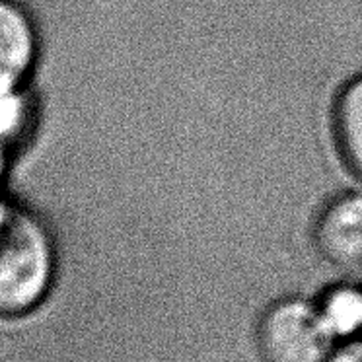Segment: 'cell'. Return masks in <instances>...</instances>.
I'll return each mask as SVG.
<instances>
[{
	"label": "cell",
	"instance_id": "obj_9",
	"mask_svg": "<svg viewBox=\"0 0 362 362\" xmlns=\"http://www.w3.org/2000/svg\"><path fill=\"white\" fill-rule=\"evenodd\" d=\"M4 168H6V152H4V146H2V139H0V180H2Z\"/></svg>",
	"mask_w": 362,
	"mask_h": 362
},
{
	"label": "cell",
	"instance_id": "obj_3",
	"mask_svg": "<svg viewBox=\"0 0 362 362\" xmlns=\"http://www.w3.org/2000/svg\"><path fill=\"white\" fill-rule=\"evenodd\" d=\"M312 245L333 267H362V193L345 191L323 203L312 221Z\"/></svg>",
	"mask_w": 362,
	"mask_h": 362
},
{
	"label": "cell",
	"instance_id": "obj_1",
	"mask_svg": "<svg viewBox=\"0 0 362 362\" xmlns=\"http://www.w3.org/2000/svg\"><path fill=\"white\" fill-rule=\"evenodd\" d=\"M55 275V247L35 216L0 203V315L30 312Z\"/></svg>",
	"mask_w": 362,
	"mask_h": 362
},
{
	"label": "cell",
	"instance_id": "obj_4",
	"mask_svg": "<svg viewBox=\"0 0 362 362\" xmlns=\"http://www.w3.org/2000/svg\"><path fill=\"white\" fill-rule=\"evenodd\" d=\"M37 35L32 20L14 2L0 0V90H16L32 71Z\"/></svg>",
	"mask_w": 362,
	"mask_h": 362
},
{
	"label": "cell",
	"instance_id": "obj_5",
	"mask_svg": "<svg viewBox=\"0 0 362 362\" xmlns=\"http://www.w3.org/2000/svg\"><path fill=\"white\" fill-rule=\"evenodd\" d=\"M329 127L339 162L362 180V74L337 92L331 103Z\"/></svg>",
	"mask_w": 362,
	"mask_h": 362
},
{
	"label": "cell",
	"instance_id": "obj_6",
	"mask_svg": "<svg viewBox=\"0 0 362 362\" xmlns=\"http://www.w3.org/2000/svg\"><path fill=\"white\" fill-rule=\"evenodd\" d=\"M317 315L329 339H351L362 331V291L339 284L323 294L315 304Z\"/></svg>",
	"mask_w": 362,
	"mask_h": 362
},
{
	"label": "cell",
	"instance_id": "obj_8",
	"mask_svg": "<svg viewBox=\"0 0 362 362\" xmlns=\"http://www.w3.org/2000/svg\"><path fill=\"white\" fill-rule=\"evenodd\" d=\"M325 362H362V341H346Z\"/></svg>",
	"mask_w": 362,
	"mask_h": 362
},
{
	"label": "cell",
	"instance_id": "obj_7",
	"mask_svg": "<svg viewBox=\"0 0 362 362\" xmlns=\"http://www.w3.org/2000/svg\"><path fill=\"white\" fill-rule=\"evenodd\" d=\"M24 121V102L16 90H0V139Z\"/></svg>",
	"mask_w": 362,
	"mask_h": 362
},
{
	"label": "cell",
	"instance_id": "obj_2",
	"mask_svg": "<svg viewBox=\"0 0 362 362\" xmlns=\"http://www.w3.org/2000/svg\"><path fill=\"white\" fill-rule=\"evenodd\" d=\"M255 337L265 362H323L331 345L315 304L302 298L273 302L261 315Z\"/></svg>",
	"mask_w": 362,
	"mask_h": 362
}]
</instances>
